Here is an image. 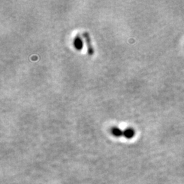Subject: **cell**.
Masks as SVG:
<instances>
[{
	"mask_svg": "<svg viewBox=\"0 0 184 184\" xmlns=\"http://www.w3.org/2000/svg\"><path fill=\"white\" fill-rule=\"evenodd\" d=\"M83 35V37L85 38V42H86L87 48V52H88V54L89 55H92L94 54V49H93V47L92 44L91 38H90L89 33L84 32Z\"/></svg>",
	"mask_w": 184,
	"mask_h": 184,
	"instance_id": "cell-1",
	"label": "cell"
},
{
	"mask_svg": "<svg viewBox=\"0 0 184 184\" xmlns=\"http://www.w3.org/2000/svg\"><path fill=\"white\" fill-rule=\"evenodd\" d=\"M111 132L112 134L116 137H120L121 136H123V130L117 128V127H113V128L111 129Z\"/></svg>",
	"mask_w": 184,
	"mask_h": 184,
	"instance_id": "cell-2",
	"label": "cell"
},
{
	"mask_svg": "<svg viewBox=\"0 0 184 184\" xmlns=\"http://www.w3.org/2000/svg\"><path fill=\"white\" fill-rule=\"evenodd\" d=\"M134 134V130L132 128H128L123 130V136L127 138H131Z\"/></svg>",
	"mask_w": 184,
	"mask_h": 184,
	"instance_id": "cell-3",
	"label": "cell"
}]
</instances>
